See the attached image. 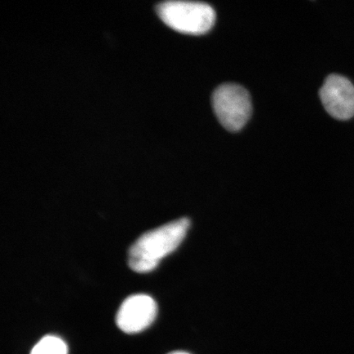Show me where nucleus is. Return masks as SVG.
Instances as JSON below:
<instances>
[{
  "label": "nucleus",
  "instance_id": "obj_1",
  "mask_svg": "<svg viewBox=\"0 0 354 354\" xmlns=\"http://www.w3.org/2000/svg\"><path fill=\"white\" fill-rule=\"evenodd\" d=\"M189 227L187 218H180L145 233L131 247L128 264L133 271L147 273L176 250Z\"/></svg>",
  "mask_w": 354,
  "mask_h": 354
},
{
  "label": "nucleus",
  "instance_id": "obj_2",
  "mask_svg": "<svg viewBox=\"0 0 354 354\" xmlns=\"http://www.w3.org/2000/svg\"><path fill=\"white\" fill-rule=\"evenodd\" d=\"M157 12L168 26L184 34H205L216 20L214 8L202 2H162L158 4Z\"/></svg>",
  "mask_w": 354,
  "mask_h": 354
},
{
  "label": "nucleus",
  "instance_id": "obj_3",
  "mask_svg": "<svg viewBox=\"0 0 354 354\" xmlns=\"http://www.w3.org/2000/svg\"><path fill=\"white\" fill-rule=\"evenodd\" d=\"M212 102L216 118L227 131L241 130L250 118V95L236 84H223L216 88Z\"/></svg>",
  "mask_w": 354,
  "mask_h": 354
},
{
  "label": "nucleus",
  "instance_id": "obj_4",
  "mask_svg": "<svg viewBox=\"0 0 354 354\" xmlns=\"http://www.w3.org/2000/svg\"><path fill=\"white\" fill-rule=\"evenodd\" d=\"M157 312L156 302L150 296L131 295L124 301L118 310L117 325L125 333H139L152 324Z\"/></svg>",
  "mask_w": 354,
  "mask_h": 354
},
{
  "label": "nucleus",
  "instance_id": "obj_5",
  "mask_svg": "<svg viewBox=\"0 0 354 354\" xmlns=\"http://www.w3.org/2000/svg\"><path fill=\"white\" fill-rule=\"evenodd\" d=\"M323 105L330 116L348 120L354 115V86L339 75H330L320 90Z\"/></svg>",
  "mask_w": 354,
  "mask_h": 354
},
{
  "label": "nucleus",
  "instance_id": "obj_6",
  "mask_svg": "<svg viewBox=\"0 0 354 354\" xmlns=\"http://www.w3.org/2000/svg\"><path fill=\"white\" fill-rule=\"evenodd\" d=\"M68 346L63 339L48 335L35 345L30 354H68Z\"/></svg>",
  "mask_w": 354,
  "mask_h": 354
},
{
  "label": "nucleus",
  "instance_id": "obj_7",
  "mask_svg": "<svg viewBox=\"0 0 354 354\" xmlns=\"http://www.w3.org/2000/svg\"><path fill=\"white\" fill-rule=\"evenodd\" d=\"M168 354H190V353H187V352H184V351H175V352H171V353H168Z\"/></svg>",
  "mask_w": 354,
  "mask_h": 354
}]
</instances>
